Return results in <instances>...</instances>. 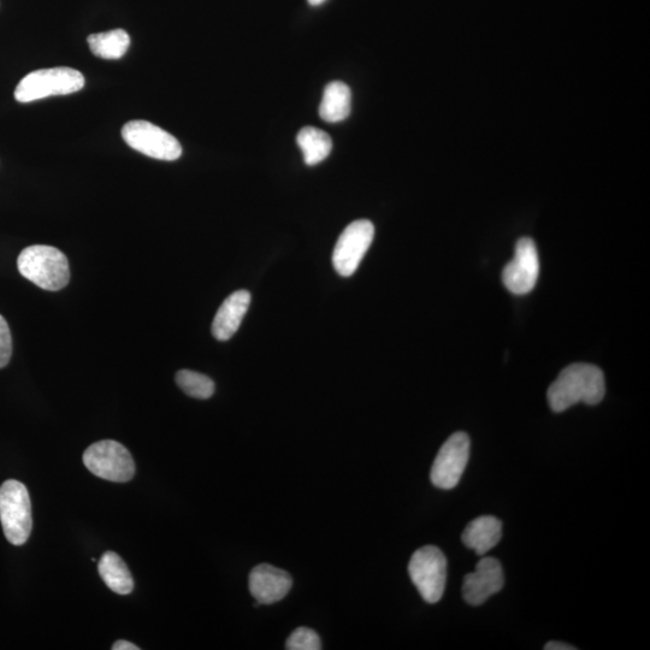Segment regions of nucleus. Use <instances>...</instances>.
Here are the masks:
<instances>
[{"mask_svg": "<svg viewBox=\"0 0 650 650\" xmlns=\"http://www.w3.org/2000/svg\"><path fill=\"white\" fill-rule=\"evenodd\" d=\"M604 372L592 364H572L560 372L548 389L549 406L554 412H564L579 403L598 405L604 399Z\"/></svg>", "mask_w": 650, "mask_h": 650, "instance_id": "obj_1", "label": "nucleus"}, {"mask_svg": "<svg viewBox=\"0 0 650 650\" xmlns=\"http://www.w3.org/2000/svg\"><path fill=\"white\" fill-rule=\"evenodd\" d=\"M17 269L25 279L45 291H61L70 281L68 258L52 246L34 245L25 248L17 258Z\"/></svg>", "mask_w": 650, "mask_h": 650, "instance_id": "obj_2", "label": "nucleus"}, {"mask_svg": "<svg viewBox=\"0 0 650 650\" xmlns=\"http://www.w3.org/2000/svg\"><path fill=\"white\" fill-rule=\"evenodd\" d=\"M85 87V78L79 70L67 67L40 69L29 73L20 81L15 90L19 103L55 96H67Z\"/></svg>", "mask_w": 650, "mask_h": 650, "instance_id": "obj_3", "label": "nucleus"}, {"mask_svg": "<svg viewBox=\"0 0 650 650\" xmlns=\"http://www.w3.org/2000/svg\"><path fill=\"white\" fill-rule=\"evenodd\" d=\"M0 523L10 543L25 545L33 528L31 496L25 484L9 480L0 487Z\"/></svg>", "mask_w": 650, "mask_h": 650, "instance_id": "obj_4", "label": "nucleus"}, {"mask_svg": "<svg viewBox=\"0 0 650 650\" xmlns=\"http://www.w3.org/2000/svg\"><path fill=\"white\" fill-rule=\"evenodd\" d=\"M411 581L428 604H436L445 593L447 559L441 549L434 546L419 548L409 564Z\"/></svg>", "mask_w": 650, "mask_h": 650, "instance_id": "obj_5", "label": "nucleus"}, {"mask_svg": "<svg viewBox=\"0 0 650 650\" xmlns=\"http://www.w3.org/2000/svg\"><path fill=\"white\" fill-rule=\"evenodd\" d=\"M122 137L135 151L159 161H176L182 156L179 140L151 122L137 120L124 124Z\"/></svg>", "mask_w": 650, "mask_h": 650, "instance_id": "obj_6", "label": "nucleus"}, {"mask_svg": "<svg viewBox=\"0 0 650 650\" xmlns=\"http://www.w3.org/2000/svg\"><path fill=\"white\" fill-rule=\"evenodd\" d=\"M86 468L103 480L124 483L132 480L135 464L128 449L112 440L93 443L84 453Z\"/></svg>", "mask_w": 650, "mask_h": 650, "instance_id": "obj_7", "label": "nucleus"}, {"mask_svg": "<svg viewBox=\"0 0 650 650\" xmlns=\"http://www.w3.org/2000/svg\"><path fill=\"white\" fill-rule=\"evenodd\" d=\"M470 458V437L455 433L443 443L430 472L431 483L436 488L451 490L457 487Z\"/></svg>", "mask_w": 650, "mask_h": 650, "instance_id": "obj_8", "label": "nucleus"}, {"mask_svg": "<svg viewBox=\"0 0 650 650\" xmlns=\"http://www.w3.org/2000/svg\"><path fill=\"white\" fill-rule=\"evenodd\" d=\"M375 227L368 220H359L346 227L336 242L333 264L338 274L350 277L356 273L359 264L374 241Z\"/></svg>", "mask_w": 650, "mask_h": 650, "instance_id": "obj_9", "label": "nucleus"}, {"mask_svg": "<svg viewBox=\"0 0 650 650\" xmlns=\"http://www.w3.org/2000/svg\"><path fill=\"white\" fill-rule=\"evenodd\" d=\"M539 275L540 258L535 242L530 238L519 239L513 259L502 273V281L511 293L524 295L533 291Z\"/></svg>", "mask_w": 650, "mask_h": 650, "instance_id": "obj_10", "label": "nucleus"}, {"mask_svg": "<svg viewBox=\"0 0 650 650\" xmlns=\"http://www.w3.org/2000/svg\"><path fill=\"white\" fill-rule=\"evenodd\" d=\"M504 571L500 561L495 558H483L476 566V571L464 578L463 596L471 606H480L504 588Z\"/></svg>", "mask_w": 650, "mask_h": 650, "instance_id": "obj_11", "label": "nucleus"}, {"mask_svg": "<svg viewBox=\"0 0 650 650\" xmlns=\"http://www.w3.org/2000/svg\"><path fill=\"white\" fill-rule=\"evenodd\" d=\"M292 585L288 572L269 564L254 567L248 579L250 592L259 605H273L285 599Z\"/></svg>", "mask_w": 650, "mask_h": 650, "instance_id": "obj_12", "label": "nucleus"}, {"mask_svg": "<svg viewBox=\"0 0 650 650\" xmlns=\"http://www.w3.org/2000/svg\"><path fill=\"white\" fill-rule=\"evenodd\" d=\"M251 304V294L247 291H238L230 294L218 309L214 322H212V335L218 341L232 339L238 332L242 321Z\"/></svg>", "mask_w": 650, "mask_h": 650, "instance_id": "obj_13", "label": "nucleus"}, {"mask_svg": "<svg viewBox=\"0 0 650 650\" xmlns=\"http://www.w3.org/2000/svg\"><path fill=\"white\" fill-rule=\"evenodd\" d=\"M502 524L493 516H482L472 520L464 530L462 540L466 547L484 555L500 542Z\"/></svg>", "mask_w": 650, "mask_h": 650, "instance_id": "obj_14", "label": "nucleus"}, {"mask_svg": "<svg viewBox=\"0 0 650 650\" xmlns=\"http://www.w3.org/2000/svg\"><path fill=\"white\" fill-rule=\"evenodd\" d=\"M352 110V93L345 82L333 81L325 87L319 116L328 123L345 121Z\"/></svg>", "mask_w": 650, "mask_h": 650, "instance_id": "obj_15", "label": "nucleus"}, {"mask_svg": "<svg viewBox=\"0 0 650 650\" xmlns=\"http://www.w3.org/2000/svg\"><path fill=\"white\" fill-rule=\"evenodd\" d=\"M99 575L112 592L128 595L133 592L134 582L132 573L120 555L115 552H106L98 565Z\"/></svg>", "mask_w": 650, "mask_h": 650, "instance_id": "obj_16", "label": "nucleus"}, {"mask_svg": "<svg viewBox=\"0 0 650 650\" xmlns=\"http://www.w3.org/2000/svg\"><path fill=\"white\" fill-rule=\"evenodd\" d=\"M297 143L303 152L305 164L310 167L325 161L333 150V140L329 134L315 127L301 129Z\"/></svg>", "mask_w": 650, "mask_h": 650, "instance_id": "obj_17", "label": "nucleus"}, {"mask_svg": "<svg viewBox=\"0 0 650 650\" xmlns=\"http://www.w3.org/2000/svg\"><path fill=\"white\" fill-rule=\"evenodd\" d=\"M87 41L93 55L103 59H120L130 46L129 34L123 29L92 34Z\"/></svg>", "mask_w": 650, "mask_h": 650, "instance_id": "obj_18", "label": "nucleus"}, {"mask_svg": "<svg viewBox=\"0 0 650 650\" xmlns=\"http://www.w3.org/2000/svg\"><path fill=\"white\" fill-rule=\"evenodd\" d=\"M176 383L188 397L200 400L210 399L216 388L210 377L191 370L177 372Z\"/></svg>", "mask_w": 650, "mask_h": 650, "instance_id": "obj_19", "label": "nucleus"}, {"mask_svg": "<svg viewBox=\"0 0 650 650\" xmlns=\"http://www.w3.org/2000/svg\"><path fill=\"white\" fill-rule=\"evenodd\" d=\"M286 648L288 650H319L322 649V642L316 631L309 628H298L288 637Z\"/></svg>", "mask_w": 650, "mask_h": 650, "instance_id": "obj_20", "label": "nucleus"}, {"mask_svg": "<svg viewBox=\"0 0 650 650\" xmlns=\"http://www.w3.org/2000/svg\"><path fill=\"white\" fill-rule=\"evenodd\" d=\"M13 354V336H11L8 322L0 316V369L5 368Z\"/></svg>", "mask_w": 650, "mask_h": 650, "instance_id": "obj_21", "label": "nucleus"}, {"mask_svg": "<svg viewBox=\"0 0 650 650\" xmlns=\"http://www.w3.org/2000/svg\"><path fill=\"white\" fill-rule=\"evenodd\" d=\"M546 650H575L576 647L570 646V644L563 642H549L546 644Z\"/></svg>", "mask_w": 650, "mask_h": 650, "instance_id": "obj_22", "label": "nucleus"}, {"mask_svg": "<svg viewBox=\"0 0 650 650\" xmlns=\"http://www.w3.org/2000/svg\"><path fill=\"white\" fill-rule=\"evenodd\" d=\"M112 649L114 650H139L140 648L138 646H135V644L130 643L128 641H117L114 646H112Z\"/></svg>", "mask_w": 650, "mask_h": 650, "instance_id": "obj_23", "label": "nucleus"}, {"mask_svg": "<svg viewBox=\"0 0 650 650\" xmlns=\"http://www.w3.org/2000/svg\"><path fill=\"white\" fill-rule=\"evenodd\" d=\"M312 7H318V5H321L325 2V0H307Z\"/></svg>", "mask_w": 650, "mask_h": 650, "instance_id": "obj_24", "label": "nucleus"}]
</instances>
